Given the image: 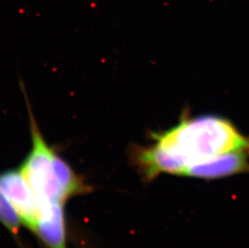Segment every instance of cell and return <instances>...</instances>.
Wrapping results in <instances>:
<instances>
[{"instance_id":"6da1fadb","label":"cell","mask_w":249,"mask_h":248,"mask_svg":"<svg viewBox=\"0 0 249 248\" xmlns=\"http://www.w3.org/2000/svg\"><path fill=\"white\" fill-rule=\"evenodd\" d=\"M149 162L156 174L180 176L189 166L233 152H249V137L226 118L191 117L184 111L179 122L165 131H151Z\"/></svg>"},{"instance_id":"7a4b0ae2","label":"cell","mask_w":249,"mask_h":248,"mask_svg":"<svg viewBox=\"0 0 249 248\" xmlns=\"http://www.w3.org/2000/svg\"><path fill=\"white\" fill-rule=\"evenodd\" d=\"M22 87L29 115L32 146L19 169L37 200L40 217L56 207L65 206L71 197L89 194L92 187L46 141L23 84Z\"/></svg>"},{"instance_id":"3957f363","label":"cell","mask_w":249,"mask_h":248,"mask_svg":"<svg viewBox=\"0 0 249 248\" xmlns=\"http://www.w3.org/2000/svg\"><path fill=\"white\" fill-rule=\"evenodd\" d=\"M0 189L19 216L22 224L35 233L39 220V206L20 169L0 173Z\"/></svg>"},{"instance_id":"277c9868","label":"cell","mask_w":249,"mask_h":248,"mask_svg":"<svg viewBox=\"0 0 249 248\" xmlns=\"http://www.w3.org/2000/svg\"><path fill=\"white\" fill-rule=\"evenodd\" d=\"M249 152H233L189 166L181 177L213 180L249 173Z\"/></svg>"},{"instance_id":"5b68a950","label":"cell","mask_w":249,"mask_h":248,"mask_svg":"<svg viewBox=\"0 0 249 248\" xmlns=\"http://www.w3.org/2000/svg\"><path fill=\"white\" fill-rule=\"evenodd\" d=\"M0 223H2L7 230L18 239L21 222L19 216L12 207L7 197L0 189Z\"/></svg>"}]
</instances>
